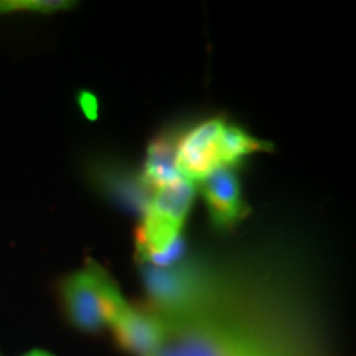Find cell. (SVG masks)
<instances>
[{
	"mask_svg": "<svg viewBox=\"0 0 356 356\" xmlns=\"http://www.w3.org/2000/svg\"><path fill=\"white\" fill-rule=\"evenodd\" d=\"M225 124L221 118H213L200 122L185 134H180L175 165L181 177L195 184L221 168L218 144Z\"/></svg>",
	"mask_w": 356,
	"mask_h": 356,
	"instance_id": "3957f363",
	"label": "cell"
},
{
	"mask_svg": "<svg viewBox=\"0 0 356 356\" xmlns=\"http://www.w3.org/2000/svg\"><path fill=\"white\" fill-rule=\"evenodd\" d=\"M109 327L113 328L115 340L124 350L137 356H152L167 337V325L127 302L111 320Z\"/></svg>",
	"mask_w": 356,
	"mask_h": 356,
	"instance_id": "8992f818",
	"label": "cell"
},
{
	"mask_svg": "<svg viewBox=\"0 0 356 356\" xmlns=\"http://www.w3.org/2000/svg\"><path fill=\"white\" fill-rule=\"evenodd\" d=\"M239 337L216 327H198L165 337L160 348L152 356H231Z\"/></svg>",
	"mask_w": 356,
	"mask_h": 356,
	"instance_id": "52a82bcc",
	"label": "cell"
},
{
	"mask_svg": "<svg viewBox=\"0 0 356 356\" xmlns=\"http://www.w3.org/2000/svg\"><path fill=\"white\" fill-rule=\"evenodd\" d=\"M231 356H267L262 353V351L257 348L254 343H251V341H246V340H239L238 345H236V348Z\"/></svg>",
	"mask_w": 356,
	"mask_h": 356,
	"instance_id": "8fae6325",
	"label": "cell"
},
{
	"mask_svg": "<svg viewBox=\"0 0 356 356\" xmlns=\"http://www.w3.org/2000/svg\"><path fill=\"white\" fill-rule=\"evenodd\" d=\"M22 356H55V355H51L50 351H47V350H30Z\"/></svg>",
	"mask_w": 356,
	"mask_h": 356,
	"instance_id": "4fadbf2b",
	"label": "cell"
},
{
	"mask_svg": "<svg viewBox=\"0 0 356 356\" xmlns=\"http://www.w3.org/2000/svg\"><path fill=\"white\" fill-rule=\"evenodd\" d=\"M81 108H83V113L88 115L89 119H96L97 118V113H99V104H97V99L95 96L88 95V92H84L81 96Z\"/></svg>",
	"mask_w": 356,
	"mask_h": 356,
	"instance_id": "7c38bea8",
	"label": "cell"
},
{
	"mask_svg": "<svg viewBox=\"0 0 356 356\" xmlns=\"http://www.w3.org/2000/svg\"><path fill=\"white\" fill-rule=\"evenodd\" d=\"M195 193V184L186 178L155 191L137 229V252L145 266L165 269L184 254L181 228L191 210Z\"/></svg>",
	"mask_w": 356,
	"mask_h": 356,
	"instance_id": "6da1fadb",
	"label": "cell"
},
{
	"mask_svg": "<svg viewBox=\"0 0 356 356\" xmlns=\"http://www.w3.org/2000/svg\"><path fill=\"white\" fill-rule=\"evenodd\" d=\"M61 296L71 323L83 332L109 327L118 310L126 304L114 280L95 261H88L84 269L63 280Z\"/></svg>",
	"mask_w": 356,
	"mask_h": 356,
	"instance_id": "7a4b0ae2",
	"label": "cell"
},
{
	"mask_svg": "<svg viewBox=\"0 0 356 356\" xmlns=\"http://www.w3.org/2000/svg\"><path fill=\"white\" fill-rule=\"evenodd\" d=\"M273 149L269 142L259 140L256 137L249 136L241 127L225 124L220 136V144H218V152H220L221 167H234L239 165L248 155L256 152H267Z\"/></svg>",
	"mask_w": 356,
	"mask_h": 356,
	"instance_id": "9c48e42d",
	"label": "cell"
},
{
	"mask_svg": "<svg viewBox=\"0 0 356 356\" xmlns=\"http://www.w3.org/2000/svg\"><path fill=\"white\" fill-rule=\"evenodd\" d=\"M178 137L180 134L175 131H163L149 144L140 177L154 193L184 180L175 165Z\"/></svg>",
	"mask_w": 356,
	"mask_h": 356,
	"instance_id": "ba28073f",
	"label": "cell"
},
{
	"mask_svg": "<svg viewBox=\"0 0 356 356\" xmlns=\"http://www.w3.org/2000/svg\"><path fill=\"white\" fill-rule=\"evenodd\" d=\"M202 193L216 229L234 228L248 216L249 208L243 200L241 181L233 168L221 167L203 178Z\"/></svg>",
	"mask_w": 356,
	"mask_h": 356,
	"instance_id": "5b68a950",
	"label": "cell"
},
{
	"mask_svg": "<svg viewBox=\"0 0 356 356\" xmlns=\"http://www.w3.org/2000/svg\"><path fill=\"white\" fill-rule=\"evenodd\" d=\"M73 3L66 0H0V13L40 12L50 13L71 8Z\"/></svg>",
	"mask_w": 356,
	"mask_h": 356,
	"instance_id": "30bf717a",
	"label": "cell"
},
{
	"mask_svg": "<svg viewBox=\"0 0 356 356\" xmlns=\"http://www.w3.org/2000/svg\"><path fill=\"white\" fill-rule=\"evenodd\" d=\"M144 282L150 299L163 312H180L190 309L202 300L204 289L203 275L191 267L180 269H157L144 267Z\"/></svg>",
	"mask_w": 356,
	"mask_h": 356,
	"instance_id": "277c9868",
	"label": "cell"
}]
</instances>
